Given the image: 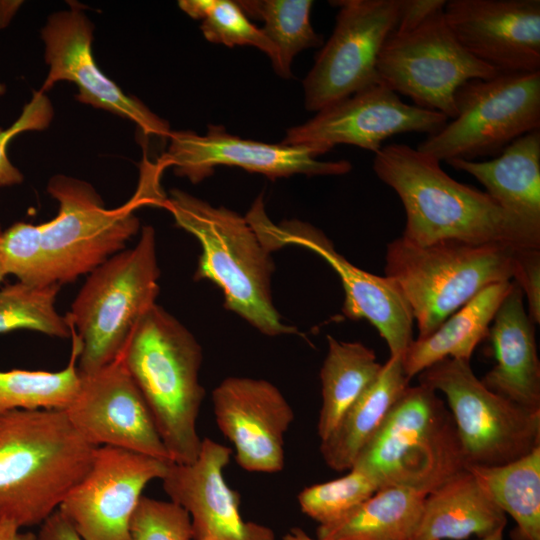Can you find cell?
I'll use <instances>...</instances> for the list:
<instances>
[{
    "instance_id": "39",
    "label": "cell",
    "mask_w": 540,
    "mask_h": 540,
    "mask_svg": "<svg viewBox=\"0 0 540 540\" xmlns=\"http://www.w3.org/2000/svg\"><path fill=\"white\" fill-rule=\"evenodd\" d=\"M445 4V0H400L399 21L395 29L411 28L444 9Z\"/></svg>"
},
{
    "instance_id": "40",
    "label": "cell",
    "mask_w": 540,
    "mask_h": 540,
    "mask_svg": "<svg viewBox=\"0 0 540 540\" xmlns=\"http://www.w3.org/2000/svg\"><path fill=\"white\" fill-rule=\"evenodd\" d=\"M37 540H82V538L57 509L40 525Z\"/></svg>"
},
{
    "instance_id": "16",
    "label": "cell",
    "mask_w": 540,
    "mask_h": 540,
    "mask_svg": "<svg viewBox=\"0 0 540 540\" xmlns=\"http://www.w3.org/2000/svg\"><path fill=\"white\" fill-rule=\"evenodd\" d=\"M80 376L78 393L65 412L88 442L172 462L121 356L94 373Z\"/></svg>"
},
{
    "instance_id": "34",
    "label": "cell",
    "mask_w": 540,
    "mask_h": 540,
    "mask_svg": "<svg viewBox=\"0 0 540 540\" xmlns=\"http://www.w3.org/2000/svg\"><path fill=\"white\" fill-rule=\"evenodd\" d=\"M377 490L366 474L350 469L340 478L306 487L299 493L298 503L319 526H330L350 516Z\"/></svg>"
},
{
    "instance_id": "12",
    "label": "cell",
    "mask_w": 540,
    "mask_h": 540,
    "mask_svg": "<svg viewBox=\"0 0 540 540\" xmlns=\"http://www.w3.org/2000/svg\"><path fill=\"white\" fill-rule=\"evenodd\" d=\"M330 3L339 8L333 32L303 80L308 111L318 112L379 83L377 59L399 21L400 0Z\"/></svg>"
},
{
    "instance_id": "6",
    "label": "cell",
    "mask_w": 540,
    "mask_h": 540,
    "mask_svg": "<svg viewBox=\"0 0 540 540\" xmlns=\"http://www.w3.org/2000/svg\"><path fill=\"white\" fill-rule=\"evenodd\" d=\"M515 248L444 241L426 246L399 237L387 245L385 276L408 301L418 336L433 333L484 288L511 281Z\"/></svg>"
},
{
    "instance_id": "44",
    "label": "cell",
    "mask_w": 540,
    "mask_h": 540,
    "mask_svg": "<svg viewBox=\"0 0 540 540\" xmlns=\"http://www.w3.org/2000/svg\"><path fill=\"white\" fill-rule=\"evenodd\" d=\"M6 92V86L3 83H0V96Z\"/></svg>"
},
{
    "instance_id": "19",
    "label": "cell",
    "mask_w": 540,
    "mask_h": 540,
    "mask_svg": "<svg viewBox=\"0 0 540 540\" xmlns=\"http://www.w3.org/2000/svg\"><path fill=\"white\" fill-rule=\"evenodd\" d=\"M212 405L217 425L233 444L241 468L259 473L283 469L284 437L295 415L273 383L228 377L212 391Z\"/></svg>"
},
{
    "instance_id": "20",
    "label": "cell",
    "mask_w": 540,
    "mask_h": 540,
    "mask_svg": "<svg viewBox=\"0 0 540 540\" xmlns=\"http://www.w3.org/2000/svg\"><path fill=\"white\" fill-rule=\"evenodd\" d=\"M443 13L461 45L499 73L540 71L539 0H449Z\"/></svg>"
},
{
    "instance_id": "22",
    "label": "cell",
    "mask_w": 540,
    "mask_h": 540,
    "mask_svg": "<svg viewBox=\"0 0 540 540\" xmlns=\"http://www.w3.org/2000/svg\"><path fill=\"white\" fill-rule=\"evenodd\" d=\"M495 365L481 382L492 392L533 412H540V362L535 324L524 295L512 280L489 328Z\"/></svg>"
},
{
    "instance_id": "43",
    "label": "cell",
    "mask_w": 540,
    "mask_h": 540,
    "mask_svg": "<svg viewBox=\"0 0 540 540\" xmlns=\"http://www.w3.org/2000/svg\"><path fill=\"white\" fill-rule=\"evenodd\" d=\"M2 233H3V230L1 228V225H0V238L2 236ZM6 274L3 270V267H2V264H1V260H0V282L5 278Z\"/></svg>"
},
{
    "instance_id": "36",
    "label": "cell",
    "mask_w": 540,
    "mask_h": 540,
    "mask_svg": "<svg viewBox=\"0 0 540 540\" xmlns=\"http://www.w3.org/2000/svg\"><path fill=\"white\" fill-rule=\"evenodd\" d=\"M131 540H192L188 513L172 501L142 496L130 523Z\"/></svg>"
},
{
    "instance_id": "35",
    "label": "cell",
    "mask_w": 540,
    "mask_h": 540,
    "mask_svg": "<svg viewBox=\"0 0 540 540\" xmlns=\"http://www.w3.org/2000/svg\"><path fill=\"white\" fill-rule=\"evenodd\" d=\"M0 260L6 276L12 274L30 286L50 285L44 270L40 224L17 222L3 231Z\"/></svg>"
},
{
    "instance_id": "10",
    "label": "cell",
    "mask_w": 540,
    "mask_h": 540,
    "mask_svg": "<svg viewBox=\"0 0 540 540\" xmlns=\"http://www.w3.org/2000/svg\"><path fill=\"white\" fill-rule=\"evenodd\" d=\"M439 10L408 29H394L378 59L379 82L416 106L456 116L455 93L465 82L499 72L471 55Z\"/></svg>"
},
{
    "instance_id": "13",
    "label": "cell",
    "mask_w": 540,
    "mask_h": 540,
    "mask_svg": "<svg viewBox=\"0 0 540 540\" xmlns=\"http://www.w3.org/2000/svg\"><path fill=\"white\" fill-rule=\"evenodd\" d=\"M448 120L440 112L403 102L397 93L379 82L289 128L281 144L303 147L316 158L339 144L377 153L391 136L410 132L429 136Z\"/></svg>"
},
{
    "instance_id": "37",
    "label": "cell",
    "mask_w": 540,
    "mask_h": 540,
    "mask_svg": "<svg viewBox=\"0 0 540 540\" xmlns=\"http://www.w3.org/2000/svg\"><path fill=\"white\" fill-rule=\"evenodd\" d=\"M53 118V108L45 93L33 92L18 119L8 128L0 127V187L12 186L23 181V175L9 160L7 146L16 135L26 131L47 128Z\"/></svg>"
},
{
    "instance_id": "23",
    "label": "cell",
    "mask_w": 540,
    "mask_h": 540,
    "mask_svg": "<svg viewBox=\"0 0 540 540\" xmlns=\"http://www.w3.org/2000/svg\"><path fill=\"white\" fill-rule=\"evenodd\" d=\"M505 211L540 232V130L522 135L488 161L452 159Z\"/></svg>"
},
{
    "instance_id": "38",
    "label": "cell",
    "mask_w": 540,
    "mask_h": 540,
    "mask_svg": "<svg viewBox=\"0 0 540 540\" xmlns=\"http://www.w3.org/2000/svg\"><path fill=\"white\" fill-rule=\"evenodd\" d=\"M512 280L520 287L528 304V315L540 323V248L516 247Z\"/></svg>"
},
{
    "instance_id": "9",
    "label": "cell",
    "mask_w": 540,
    "mask_h": 540,
    "mask_svg": "<svg viewBox=\"0 0 540 540\" xmlns=\"http://www.w3.org/2000/svg\"><path fill=\"white\" fill-rule=\"evenodd\" d=\"M440 391L455 422L466 466H499L540 447V412L492 392L469 361L443 359L418 374Z\"/></svg>"
},
{
    "instance_id": "33",
    "label": "cell",
    "mask_w": 540,
    "mask_h": 540,
    "mask_svg": "<svg viewBox=\"0 0 540 540\" xmlns=\"http://www.w3.org/2000/svg\"><path fill=\"white\" fill-rule=\"evenodd\" d=\"M178 5L191 18L201 21L200 29L209 42L227 47H256L270 58L277 72V49L262 29L249 20L237 1L181 0Z\"/></svg>"
},
{
    "instance_id": "42",
    "label": "cell",
    "mask_w": 540,
    "mask_h": 540,
    "mask_svg": "<svg viewBox=\"0 0 540 540\" xmlns=\"http://www.w3.org/2000/svg\"><path fill=\"white\" fill-rule=\"evenodd\" d=\"M503 532L504 530H500L489 537L479 539V540H503ZM282 540H318V539L310 537L301 528L294 527L287 534L283 536Z\"/></svg>"
},
{
    "instance_id": "14",
    "label": "cell",
    "mask_w": 540,
    "mask_h": 540,
    "mask_svg": "<svg viewBox=\"0 0 540 540\" xmlns=\"http://www.w3.org/2000/svg\"><path fill=\"white\" fill-rule=\"evenodd\" d=\"M170 462L98 446L91 466L58 510L82 540H131L130 523L145 486L162 479Z\"/></svg>"
},
{
    "instance_id": "1",
    "label": "cell",
    "mask_w": 540,
    "mask_h": 540,
    "mask_svg": "<svg viewBox=\"0 0 540 540\" xmlns=\"http://www.w3.org/2000/svg\"><path fill=\"white\" fill-rule=\"evenodd\" d=\"M373 170L405 209L402 238L420 246L444 241L540 248V232L509 214L486 192L449 176L416 148L392 143L375 153Z\"/></svg>"
},
{
    "instance_id": "30",
    "label": "cell",
    "mask_w": 540,
    "mask_h": 540,
    "mask_svg": "<svg viewBox=\"0 0 540 540\" xmlns=\"http://www.w3.org/2000/svg\"><path fill=\"white\" fill-rule=\"evenodd\" d=\"M71 337V357L60 371H0V413L16 409L65 410L72 403L81 384L77 367L81 344L72 327Z\"/></svg>"
},
{
    "instance_id": "24",
    "label": "cell",
    "mask_w": 540,
    "mask_h": 540,
    "mask_svg": "<svg viewBox=\"0 0 540 540\" xmlns=\"http://www.w3.org/2000/svg\"><path fill=\"white\" fill-rule=\"evenodd\" d=\"M506 523V514L465 468L426 495L414 540L483 539Z\"/></svg>"
},
{
    "instance_id": "3",
    "label": "cell",
    "mask_w": 540,
    "mask_h": 540,
    "mask_svg": "<svg viewBox=\"0 0 540 540\" xmlns=\"http://www.w3.org/2000/svg\"><path fill=\"white\" fill-rule=\"evenodd\" d=\"M120 356L171 461L193 462L202 443L197 420L205 395L199 379L202 349L196 338L156 303L138 322Z\"/></svg>"
},
{
    "instance_id": "5",
    "label": "cell",
    "mask_w": 540,
    "mask_h": 540,
    "mask_svg": "<svg viewBox=\"0 0 540 540\" xmlns=\"http://www.w3.org/2000/svg\"><path fill=\"white\" fill-rule=\"evenodd\" d=\"M466 468L452 414L435 390L408 386L353 467L378 490L406 487L428 494Z\"/></svg>"
},
{
    "instance_id": "17",
    "label": "cell",
    "mask_w": 540,
    "mask_h": 540,
    "mask_svg": "<svg viewBox=\"0 0 540 540\" xmlns=\"http://www.w3.org/2000/svg\"><path fill=\"white\" fill-rule=\"evenodd\" d=\"M41 36L49 66L41 92L58 81L72 82L78 88V101L134 122L145 135L169 136L167 121L101 72L92 53L93 25L78 5L50 15Z\"/></svg>"
},
{
    "instance_id": "28",
    "label": "cell",
    "mask_w": 540,
    "mask_h": 540,
    "mask_svg": "<svg viewBox=\"0 0 540 540\" xmlns=\"http://www.w3.org/2000/svg\"><path fill=\"white\" fill-rule=\"evenodd\" d=\"M328 350L320 369L322 405L317 423L320 441L337 427L346 412L378 377L382 364L373 349L328 335Z\"/></svg>"
},
{
    "instance_id": "18",
    "label": "cell",
    "mask_w": 540,
    "mask_h": 540,
    "mask_svg": "<svg viewBox=\"0 0 540 540\" xmlns=\"http://www.w3.org/2000/svg\"><path fill=\"white\" fill-rule=\"evenodd\" d=\"M168 138L165 164L194 184L211 176L218 166L239 167L271 180L295 174L343 175L352 169L349 161H320L303 147L243 139L221 125H209L205 135L171 131Z\"/></svg>"
},
{
    "instance_id": "4",
    "label": "cell",
    "mask_w": 540,
    "mask_h": 540,
    "mask_svg": "<svg viewBox=\"0 0 540 540\" xmlns=\"http://www.w3.org/2000/svg\"><path fill=\"white\" fill-rule=\"evenodd\" d=\"M178 227L202 247L195 279L215 283L225 307L262 334L296 333L276 310L271 291L274 264L245 217L224 206L215 207L179 189L163 202Z\"/></svg>"
},
{
    "instance_id": "26",
    "label": "cell",
    "mask_w": 540,
    "mask_h": 540,
    "mask_svg": "<svg viewBox=\"0 0 540 540\" xmlns=\"http://www.w3.org/2000/svg\"><path fill=\"white\" fill-rule=\"evenodd\" d=\"M511 286L512 280L484 288L433 333L414 340L403 357L407 378L411 380L446 358L470 362L476 346L488 336L494 316Z\"/></svg>"
},
{
    "instance_id": "2",
    "label": "cell",
    "mask_w": 540,
    "mask_h": 540,
    "mask_svg": "<svg viewBox=\"0 0 540 540\" xmlns=\"http://www.w3.org/2000/svg\"><path fill=\"white\" fill-rule=\"evenodd\" d=\"M96 448L65 410L0 413V518L41 525L87 473Z\"/></svg>"
},
{
    "instance_id": "21",
    "label": "cell",
    "mask_w": 540,
    "mask_h": 540,
    "mask_svg": "<svg viewBox=\"0 0 540 540\" xmlns=\"http://www.w3.org/2000/svg\"><path fill=\"white\" fill-rule=\"evenodd\" d=\"M231 454L229 447L202 439L193 462L169 463L164 491L188 513L192 540H276L271 528L242 518L240 495L224 478Z\"/></svg>"
},
{
    "instance_id": "41",
    "label": "cell",
    "mask_w": 540,
    "mask_h": 540,
    "mask_svg": "<svg viewBox=\"0 0 540 540\" xmlns=\"http://www.w3.org/2000/svg\"><path fill=\"white\" fill-rule=\"evenodd\" d=\"M21 529L15 522L0 518V540H37V534Z\"/></svg>"
},
{
    "instance_id": "32",
    "label": "cell",
    "mask_w": 540,
    "mask_h": 540,
    "mask_svg": "<svg viewBox=\"0 0 540 540\" xmlns=\"http://www.w3.org/2000/svg\"><path fill=\"white\" fill-rule=\"evenodd\" d=\"M61 285L30 286L21 282L0 290V334L18 329L67 338L71 326L55 307Z\"/></svg>"
},
{
    "instance_id": "29",
    "label": "cell",
    "mask_w": 540,
    "mask_h": 540,
    "mask_svg": "<svg viewBox=\"0 0 540 540\" xmlns=\"http://www.w3.org/2000/svg\"><path fill=\"white\" fill-rule=\"evenodd\" d=\"M516 522L513 540H540V447L508 464L466 466Z\"/></svg>"
},
{
    "instance_id": "8",
    "label": "cell",
    "mask_w": 540,
    "mask_h": 540,
    "mask_svg": "<svg viewBox=\"0 0 540 540\" xmlns=\"http://www.w3.org/2000/svg\"><path fill=\"white\" fill-rule=\"evenodd\" d=\"M454 101L455 118L416 149L439 162L497 156L517 138L540 130V71L467 81Z\"/></svg>"
},
{
    "instance_id": "7",
    "label": "cell",
    "mask_w": 540,
    "mask_h": 540,
    "mask_svg": "<svg viewBox=\"0 0 540 540\" xmlns=\"http://www.w3.org/2000/svg\"><path fill=\"white\" fill-rule=\"evenodd\" d=\"M159 277L151 226L142 228L133 248L89 273L66 316L81 344V375L100 370L122 354L138 322L156 304Z\"/></svg>"
},
{
    "instance_id": "31",
    "label": "cell",
    "mask_w": 540,
    "mask_h": 540,
    "mask_svg": "<svg viewBox=\"0 0 540 540\" xmlns=\"http://www.w3.org/2000/svg\"><path fill=\"white\" fill-rule=\"evenodd\" d=\"M238 5L247 17L264 21L261 28L278 51L277 74L291 76L293 58L307 48L322 44L310 21L311 0H240Z\"/></svg>"
},
{
    "instance_id": "11",
    "label": "cell",
    "mask_w": 540,
    "mask_h": 540,
    "mask_svg": "<svg viewBox=\"0 0 540 540\" xmlns=\"http://www.w3.org/2000/svg\"><path fill=\"white\" fill-rule=\"evenodd\" d=\"M47 191L59 205L57 215L40 224L49 284L63 285L91 273L121 252L139 231L134 213L138 197L119 208L106 209L91 184L60 174L50 179Z\"/></svg>"
},
{
    "instance_id": "15",
    "label": "cell",
    "mask_w": 540,
    "mask_h": 540,
    "mask_svg": "<svg viewBox=\"0 0 540 540\" xmlns=\"http://www.w3.org/2000/svg\"><path fill=\"white\" fill-rule=\"evenodd\" d=\"M265 240L273 250L295 245L321 256L338 274L345 293L343 314L352 320L365 319L388 345L390 356L404 357L414 341L412 310L396 282L360 269L340 255L319 229L299 220L270 222Z\"/></svg>"
},
{
    "instance_id": "27",
    "label": "cell",
    "mask_w": 540,
    "mask_h": 540,
    "mask_svg": "<svg viewBox=\"0 0 540 540\" xmlns=\"http://www.w3.org/2000/svg\"><path fill=\"white\" fill-rule=\"evenodd\" d=\"M427 494L406 487L377 490L356 511L330 526L318 540H414Z\"/></svg>"
},
{
    "instance_id": "25",
    "label": "cell",
    "mask_w": 540,
    "mask_h": 540,
    "mask_svg": "<svg viewBox=\"0 0 540 540\" xmlns=\"http://www.w3.org/2000/svg\"><path fill=\"white\" fill-rule=\"evenodd\" d=\"M409 382L403 357L390 356L378 377L350 407L335 430L320 441V453L328 467L339 472L353 467Z\"/></svg>"
}]
</instances>
